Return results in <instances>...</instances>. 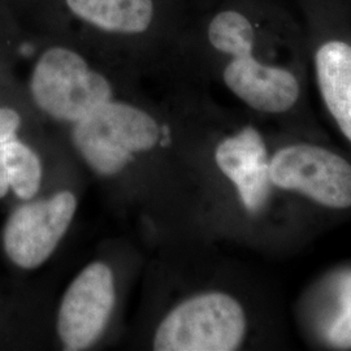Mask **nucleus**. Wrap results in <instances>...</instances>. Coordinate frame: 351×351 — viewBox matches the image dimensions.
Instances as JSON below:
<instances>
[{
	"label": "nucleus",
	"instance_id": "nucleus-11",
	"mask_svg": "<svg viewBox=\"0 0 351 351\" xmlns=\"http://www.w3.org/2000/svg\"><path fill=\"white\" fill-rule=\"evenodd\" d=\"M0 164L19 198L29 201L37 194L42 167L34 151L19 141H7L0 145Z\"/></svg>",
	"mask_w": 351,
	"mask_h": 351
},
{
	"label": "nucleus",
	"instance_id": "nucleus-1",
	"mask_svg": "<svg viewBox=\"0 0 351 351\" xmlns=\"http://www.w3.org/2000/svg\"><path fill=\"white\" fill-rule=\"evenodd\" d=\"M208 39L213 49L232 56L224 69V82L251 108L282 113L297 103L301 88L295 75L254 58L255 32L246 16L237 11L217 13L208 26Z\"/></svg>",
	"mask_w": 351,
	"mask_h": 351
},
{
	"label": "nucleus",
	"instance_id": "nucleus-14",
	"mask_svg": "<svg viewBox=\"0 0 351 351\" xmlns=\"http://www.w3.org/2000/svg\"><path fill=\"white\" fill-rule=\"evenodd\" d=\"M10 189V182H8V177L5 173V169L1 167L0 164V198H3Z\"/></svg>",
	"mask_w": 351,
	"mask_h": 351
},
{
	"label": "nucleus",
	"instance_id": "nucleus-7",
	"mask_svg": "<svg viewBox=\"0 0 351 351\" xmlns=\"http://www.w3.org/2000/svg\"><path fill=\"white\" fill-rule=\"evenodd\" d=\"M114 297L112 272L106 264H90L75 277L58 315V332L65 350H85L101 337Z\"/></svg>",
	"mask_w": 351,
	"mask_h": 351
},
{
	"label": "nucleus",
	"instance_id": "nucleus-3",
	"mask_svg": "<svg viewBox=\"0 0 351 351\" xmlns=\"http://www.w3.org/2000/svg\"><path fill=\"white\" fill-rule=\"evenodd\" d=\"M246 333L239 302L224 293H206L178 304L158 328L154 350L232 351Z\"/></svg>",
	"mask_w": 351,
	"mask_h": 351
},
{
	"label": "nucleus",
	"instance_id": "nucleus-10",
	"mask_svg": "<svg viewBox=\"0 0 351 351\" xmlns=\"http://www.w3.org/2000/svg\"><path fill=\"white\" fill-rule=\"evenodd\" d=\"M77 17L101 30L138 34L151 24L152 0H66Z\"/></svg>",
	"mask_w": 351,
	"mask_h": 351
},
{
	"label": "nucleus",
	"instance_id": "nucleus-5",
	"mask_svg": "<svg viewBox=\"0 0 351 351\" xmlns=\"http://www.w3.org/2000/svg\"><path fill=\"white\" fill-rule=\"evenodd\" d=\"M269 177L278 188L329 208L351 207V165L323 147L294 145L277 151L269 162Z\"/></svg>",
	"mask_w": 351,
	"mask_h": 351
},
{
	"label": "nucleus",
	"instance_id": "nucleus-8",
	"mask_svg": "<svg viewBox=\"0 0 351 351\" xmlns=\"http://www.w3.org/2000/svg\"><path fill=\"white\" fill-rule=\"evenodd\" d=\"M216 164L236 185L243 206L250 213L262 210L271 193L267 150L262 136L251 126L217 146Z\"/></svg>",
	"mask_w": 351,
	"mask_h": 351
},
{
	"label": "nucleus",
	"instance_id": "nucleus-12",
	"mask_svg": "<svg viewBox=\"0 0 351 351\" xmlns=\"http://www.w3.org/2000/svg\"><path fill=\"white\" fill-rule=\"evenodd\" d=\"M339 311L328 326L326 337L339 349L351 348V274L339 284Z\"/></svg>",
	"mask_w": 351,
	"mask_h": 351
},
{
	"label": "nucleus",
	"instance_id": "nucleus-9",
	"mask_svg": "<svg viewBox=\"0 0 351 351\" xmlns=\"http://www.w3.org/2000/svg\"><path fill=\"white\" fill-rule=\"evenodd\" d=\"M315 68L326 108L351 142V45L328 40L316 51Z\"/></svg>",
	"mask_w": 351,
	"mask_h": 351
},
{
	"label": "nucleus",
	"instance_id": "nucleus-4",
	"mask_svg": "<svg viewBox=\"0 0 351 351\" xmlns=\"http://www.w3.org/2000/svg\"><path fill=\"white\" fill-rule=\"evenodd\" d=\"M32 94L38 107L53 119L77 123L111 101L112 88L78 53L53 47L38 60Z\"/></svg>",
	"mask_w": 351,
	"mask_h": 351
},
{
	"label": "nucleus",
	"instance_id": "nucleus-13",
	"mask_svg": "<svg viewBox=\"0 0 351 351\" xmlns=\"http://www.w3.org/2000/svg\"><path fill=\"white\" fill-rule=\"evenodd\" d=\"M21 124L20 114L11 108H0V145L11 141Z\"/></svg>",
	"mask_w": 351,
	"mask_h": 351
},
{
	"label": "nucleus",
	"instance_id": "nucleus-6",
	"mask_svg": "<svg viewBox=\"0 0 351 351\" xmlns=\"http://www.w3.org/2000/svg\"><path fill=\"white\" fill-rule=\"evenodd\" d=\"M75 208V195L62 191L13 211L3 233L7 256L24 269L45 263L71 226Z\"/></svg>",
	"mask_w": 351,
	"mask_h": 351
},
{
	"label": "nucleus",
	"instance_id": "nucleus-2",
	"mask_svg": "<svg viewBox=\"0 0 351 351\" xmlns=\"http://www.w3.org/2000/svg\"><path fill=\"white\" fill-rule=\"evenodd\" d=\"M159 139V126L149 113L107 101L75 123L73 142L86 163L101 176L124 169L136 152L151 150Z\"/></svg>",
	"mask_w": 351,
	"mask_h": 351
}]
</instances>
